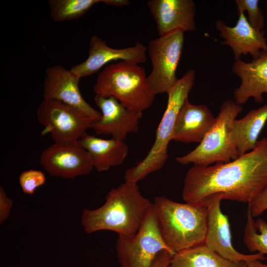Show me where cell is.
I'll use <instances>...</instances> for the list:
<instances>
[{
	"mask_svg": "<svg viewBox=\"0 0 267 267\" xmlns=\"http://www.w3.org/2000/svg\"><path fill=\"white\" fill-rule=\"evenodd\" d=\"M232 70L241 80L233 92L235 101L241 105L252 97L258 103L263 102V94H267V50L249 62L235 60Z\"/></svg>",
	"mask_w": 267,
	"mask_h": 267,
	"instance_id": "17",
	"label": "cell"
},
{
	"mask_svg": "<svg viewBox=\"0 0 267 267\" xmlns=\"http://www.w3.org/2000/svg\"><path fill=\"white\" fill-rule=\"evenodd\" d=\"M222 199V195L215 194L203 201L207 202L208 205L207 229L204 245L222 257L235 262H246L267 259L264 254L259 253L250 255L241 253L233 247L228 219L221 209V202Z\"/></svg>",
	"mask_w": 267,
	"mask_h": 267,
	"instance_id": "10",
	"label": "cell"
},
{
	"mask_svg": "<svg viewBox=\"0 0 267 267\" xmlns=\"http://www.w3.org/2000/svg\"><path fill=\"white\" fill-rule=\"evenodd\" d=\"M267 185V137L251 151L227 163L193 165L187 172L182 191L187 203L203 202L215 194L223 199L251 203Z\"/></svg>",
	"mask_w": 267,
	"mask_h": 267,
	"instance_id": "1",
	"label": "cell"
},
{
	"mask_svg": "<svg viewBox=\"0 0 267 267\" xmlns=\"http://www.w3.org/2000/svg\"><path fill=\"white\" fill-rule=\"evenodd\" d=\"M238 19L233 27L227 26L225 22L218 20L216 28L223 41L222 44L230 46L235 60L242 55L250 54L253 58L258 57L262 51L267 50V41L265 32H258L249 24L244 13L238 14Z\"/></svg>",
	"mask_w": 267,
	"mask_h": 267,
	"instance_id": "16",
	"label": "cell"
},
{
	"mask_svg": "<svg viewBox=\"0 0 267 267\" xmlns=\"http://www.w3.org/2000/svg\"><path fill=\"white\" fill-rule=\"evenodd\" d=\"M40 162L49 175L63 178L88 175L93 168L88 151L78 143H54L42 152Z\"/></svg>",
	"mask_w": 267,
	"mask_h": 267,
	"instance_id": "11",
	"label": "cell"
},
{
	"mask_svg": "<svg viewBox=\"0 0 267 267\" xmlns=\"http://www.w3.org/2000/svg\"><path fill=\"white\" fill-rule=\"evenodd\" d=\"M116 248L120 267H153L162 251L175 254L162 238L153 204L136 234L118 236Z\"/></svg>",
	"mask_w": 267,
	"mask_h": 267,
	"instance_id": "7",
	"label": "cell"
},
{
	"mask_svg": "<svg viewBox=\"0 0 267 267\" xmlns=\"http://www.w3.org/2000/svg\"><path fill=\"white\" fill-rule=\"evenodd\" d=\"M80 78L61 65L48 68L44 81V99L55 100L76 108L98 120L101 113L93 108L83 98L80 91Z\"/></svg>",
	"mask_w": 267,
	"mask_h": 267,
	"instance_id": "13",
	"label": "cell"
},
{
	"mask_svg": "<svg viewBox=\"0 0 267 267\" xmlns=\"http://www.w3.org/2000/svg\"><path fill=\"white\" fill-rule=\"evenodd\" d=\"M147 4L155 21L159 36L176 31L196 30L193 0H149Z\"/></svg>",
	"mask_w": 267,
	"mask_h": 267,
	"instance_id": "15",
	"label": "cell"
},
{
	"mask_svg": "<svg viewBox=\"0 0 267 267\" xmlns=\"http://www.w3.org/2000/svg\"><path fill=\"white\" fill-rule=\"evenodd\" d=\"M174 254L168 250L162 251L156 259L153 267H168Z\"/></svg>",
	"mask_w": 267,
	"mask_h": 267,
	"instance_id": "28",
	"label": "cell"
},
{
	"mask_svg": "<svg viewBox=\"0 0 267 267\" xmlns=\"http://www.w3.org/2000/svg\"><path fill=\"white\" fill-rule=\"evenodd\" d=\"M12 200L6 195L2 187H0V223L1 224L9 216L12 206Z\"/></svg>",
	"mask_w": 267,
	"mask_h": 267,
	"instance_id": "27",
	"label": "cell"
},
{
	"mask_svg": "<svg viewBox=\"0 0 267 267\" xmlns=\"http://www.w3.org/2000/svg\"><path fill=\"white\" fill-rule=\"evenodd\" d=\"M243 242L250 252L267 254V222L261 218L255 222L249 207Z\"/></svg>",
	"mask_w": 267,
	"mask_h": 267,
	"instance_id": "23",
	"label": "cell"
},
{
	"mask_svg": "<svg viewBox=\"0 0 267 267\" xmlns=\"http://www.w3.org/2000/svg\"><path fill=\"white\" fill-rule=\"evenodd\" d=\"M93 90L97 95L113 97L128 109L142 112L151 106L156 95L144 68L125 61L107 66L101 71Z\"/></svg>",
	"mask_w": 267,
	"mask_h": 267,
	"instance_id": "4",
	"label": "cell"
},
{
	"mask_svg": "<svg viewBox=\"0 0 267 267\" xmlns=\"http://www.w3.org/2000/svg\"><path fill=\"white\" fill-rule=\"evenodd\" d=\"M248 204L253 218L262 215L267 210V185L257 197Z\"/></svg>",
	"mask_w": 267,
	"mask_h": 267,
	"instance_id": "26",
	"label": "cell"
},
{
	"mask_svg": "<svg viewBox=\"0 0 267 267\" xmlns=\"http://www.w3.org/2000/svg\"><path fill=\"white\" fill-rule=\"evenodd\" d=\"M102 0H49L50 15L56 22L78 19L86 14L94 4Z\"/></svg>",
	"mask_w": 267,
	"mask_h": 267,
	"instance_id": "22",
	"label": "cell"
},
{
	"mask_svg": "<svg viewBox=\"0 0 267 267\" xmlns=\"http://www.w3.org/2000/svg\"><path fill=\"white\" fill-rule=\"evenodd\" d=\"M77 143L88 152L93 168L98 172L109 170L125 161L129 147L124 141L102 139L85 133Z\"/></svg>",
	"mask_w": 267,
	"mask_h": 267,
	"instance_id": "19",
	"label": "cell"
},
{
	"mask_svg": "<svg viewBox=\"0 0 267 267\" xmlns=\"http://www.w3.org/2000/svg\"><path fill=\"white\" fill-rule=\"evenodd\" d=\"M19 181L23 193L32 195L38 187L45 184L46 178L42 171L31 169L22 172Z\"/></svg>",
	"mask_w": 267,
	"mask_h": 267,
	"instance_id": "25",
	"label": "cell"
},
{
	"mask_svg": "<svg viewBox=\"0 0 267 267\" xmlns=\"http://www.w3.org/2000/svg\"><path fill=\"white\" fill-rule=\"evenodd\" d=\"M267 121V103L250 110L232 124L231 138L239 156L254 149L258 138Z\"/></svg>",
	"mask_w": 267,
	"mask_h": 267,
	"instance_id": "20",
	"label": "cell"
},
{
	"mask_svg": "<svg viewBox=\"0 0 267 267\" xmlns=\"http://www.w3.org/2000/svg\"><path fill=\"white\" fill-rule=\"evenodd\" d=\"M242 106L235 101H224L216 122L199 145L186 155L177 157L183 165L193 164L208 166L217 163H227L237 159L239 154L231 138L232 127Z\"/></svg>",
	"mask_w": 267,
	"mask_h": 267,
	"instance_id": "6",
	"label": "cell"
},
{
	"mask_svg": "<svg viewBox=\"0 0 267 267\" xmlns=\"http://www.w3.org/2000/svg\"><path fill=\"white\" fill-rule=\"evenodd\" d=\"M195 75L193 69L188 70L167 93V107L157 128L155 141L146 157L125 172V181L137 183L164 166L168 158V146L177 116L194 85Z\"/></svg>",
	"mask_w": 267,
	"mask_h": 267,
	"instance_id": "5",
	"label": "cell"
},
{
	"mask_svg": "<svg viewBox=\"0 0 267 267\" xmlns=\"http://www.w3.org/2000/svg\"><path fill=\"white\" fill-rule=\"evenodd\" d=\"M206 105H194L187 99L177 116L172 140L200 143L216 122Z\"/></svg>",
	"mask_w": 267,
	"mask_h": 267,
	"instance_id": "18",
	"label": "cell"
},
{
	"mask_svg": "<svg viewBox=\"0 0 267 267\" xmlns=\"http://www.w3.org/2000/svg\"><path fill=\"white\" fill-rule=\"evenodd\" d=\"M168 267H247L245 262L226 259L204 244L175 253Z\"/></svg>",
	"mask_w": 267,
	"mask_h": 267,
	"instance_id": "21",
	"label": "cell"
},
{
	"mask_svg": "<svg viewBox=\"0 0 267 267\" xmlns=\"http://www.w3.org/2000/svg\"><path fill=\"white\" fill-rule=\"evenodd\" d=\"M258 0H236L237 13L247 11L249 24L256 31L262 32L265 26L262 10L259 6Z\"/></svg>",
	"mask_w": 267,
	"mask_h": 267,
	"instance_id": "24",
	"label": "cell"
},
{
	"mask_svg": "<svg viewBox=\"0 0 267 267\" xmlns=\"http://www.w3.org/2000/svg\"><path fill=\"white\" fill-rule=\"evenodd\" d=\"M162 238L175 254L204 244L208 223L207 202L180 203L160 196L153 203Z\"/></svg>",
	"mask_w": 267,
	"mask_h": 267,
	"instance_id": "3",
	"label": "cell"
},
{
	"mask_svg": "<svg viewBox=\"0 0 267 267\" xmlns=\"http://www.w3.org/2000/svg\"><path fill=\"white\" fill-rule=\"evenodd\" d=\"M246 264L247 267H267V265L262 263L259 260L248 261Z\"/></svg>",
	"mask_w": 267,
	"mask_h": 267,
	"instance_id": "30",
	"label": "cell"
},
{
	"mask_svg": "<svg viewBox=\"0 0 267 267\" xmlns=\"http://www.w3.org/2000/svg\"><path fill=\"white\" fill-rule=\"evenodd\" d=\"M94 100L101 113L100 119L93 121L90 127L97 134L124 141L129 134L138 132L142 112L128 109L112 96L96 94Z\"/></svg>",
	"mask_w": 267,
	"mask_h": 267,
	"instance_id": "12",
	"label": "cell"
},
{
	"mask_svg": "<svg viewBox=\"0 0 267 267\" xmlns=\"http://www.w3.org/2000/svg\"><path fill=\"white\" fill-rule=\"evenodd\" d=\"M105 202L94 210L85 209L81 223L88 233L107 230L132 237L138 232L153 203L141 193L136 183L125 181L112 189Z\"/></svg>",
	"mask_w": 267,
	"mask_h": 267,
	"instance_id": "2",
	"label": "cell"
},
{
	"mask_svg": "<svg viewBox=\"0 0 267 267\" xmlns=\"http://www.w3.org/2000/svg\"><path fill=\"white\" fill-rule=\"evenodd\" d=\"M147 47L139 42L134 46L114 48L97 36L89 41V56L84 62L73 66L70 70L79 78L90 76L103 66L113 61H125L135 64L144 63L147 60Z\"/></svg>",
	"mask_w": 267,
	"mask_h": 267,
	"instance_id": "14",
	"label": "cell"
},
{
	"mask_svg": "<svg viewBox=\"0 0 267 267\" xmlns=\"http://www.w3.org/2000/svg\"><path fill=\"white\" fill-rule=\"evenodd\" d=\"M184 39V32L176 31L149 42L147 50L152 69L147 80L155 94L167 93L178 81L176 70Z\"/></svg>",
	"mask_w": 267,
	"mask_h": 267,
	"instance_id": "9",
	"label": "cell"
},
{
	"mask_svg": "<svg viewBox=\"0 0 267 267\" xmlns=\"http://www.w3.org/2000/svg\"><path fill=\"white\" fill-rule=\"evenodd\" d=\"M37 116L44 127L42 135L50 134L54 143L59 144L77 143L94 121L79 109L55 100L44 99Z\"/></svg>",
	"mask_w": 267,
	"mask_h": 267,
	"instance_id": "8",
	"label": "cell"
},
{
	"mask_svg": "<svg viewBox=\"0 0 267 267\" xmlns=\"http://www.w3.org/2000/svg\"><path fill=\"white\" fill-rule=\"evenodd\" d=\"M102 2L107 5L116 6H123L130 4L128 0H103Z\"/></svg>",
	"mask_w": 267,
	"mask_h": 267,
	"instance_id": "29",
	"label": "cell"
}]
</instances>
